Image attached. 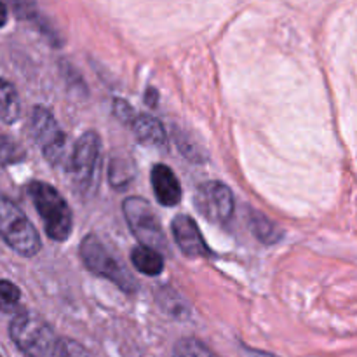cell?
<instances>
[{
	"label": "cell",
	"instance_id": "1",
	"mask_svg": "<svg viewBox=\"0 0 357 357\" xmlns=\"http://www.w3.org/2000/svg\"><path fill=\"white\" fill-rule=\"evenodd\" d=\"M9 335L26 357H68V340L59 338L47 323L30 312L10 321Z\"/></svg>",
	"mask_w": 357,
	"mask_h": 357
},
{
	"label": "cell",
	"instance_id": "2",
	"mask_svg": "<svg viewBox=\"0 0 357 357\" xmlns=\"http://www.w3.org/2000/svg\"><path fill=\"white\" fill-rule=\"evenodd\" d=\"M28 195L44 222L45 234L56 243L68 239L73 229V216L61 194L49 183L33 180L28 185Z\"/></svg>",
	"mask_w": 357,
	"mask_h": 357
},
{
	"label": "cell",
	"instance_id": "3",
	"mask_svg": "<svg viewBox=\"0 0 357 357\" xmlns=\"http://www.w3.org/2000/svg\"><path fill=\"white\" fill-rule=\"evenodd\" d=\"M79 253L87 271L94 275L108 279L126 293H135L138 289V282L135 281L128 267H124L122 261H119L96 236L89 234L84 237Z\"/></svg>",
	"mask_w": 357,
	"mask_h": 357
},
{
	"label": "cell",
	"instance_id": "4",
	"mask_svg": "<svg viewBox=\"0 0 357 357\" xmlns=\"http://www.w3.org/2000/svg\"><path fill=\"white\" fill-rule=\"evenodd\" d=\"M0 237L21 257L31 258L40 251V236L23 211L0 194Z\"/></svg>",
	"mask_w": 357,
	"mask_h": 357
},
{
	"label": "cell",
	"instance_id": "5",
	"mask_svg": "<svg viewBox=\"0 0 357 357\" xmlns=\"http://www.w3.org/2000/svg\"><path fill=\"white\" fill-rule=\"evenodd\" d=\"M122 211H124L129 229L139 241V246L152 248L159 253H166L167 248H169L167 239L164 236V230L160 227L155 211L145 199L128 197L122 202Z\"/></svg>",
	"mask_w": 357,
	"mask_h": 357
},
{
	"label": "cell",
	"instance_id": "6",
	"mask_svg": "<svg viewBox=\"0 0 357 357\" xmlns=\"http://www.w3.org/2000/svg\"><path fill=\"white\" fill-rule=\"evenodd\" d=\"M101 159V139L98 132L87 131L77 139L70 157V174L73 187L80 192H89L96 181Z\"/></svg>",
	"mask_w": 357,
	"mask_h": 357
},
{
	"label": "cell",
	"instance_id": "7",
	"mask_svg": "<svg viewBox=\"0 0 357 357\" xmlns=\"http://www.w3.org/2000/svg\"><path fill=\"white\" fill-rule=\"evenodd\" d=\"M31 132H33V138L44 159L51 166H58L65 155L66 135L49 108H33V112H31Z\"/></svg>",
	"mask_w": 357,
	"mask_h": 357
},
{
	"label": "cell",
	"instance_id": "8",
	"mask_svg": "<svg viewBox=\"0 0 357 357\" xmlns=\"http://www.w3.org/2000/svg\"><path fill=\"white\" fill-rule=\"evenodd\" d=\"M194 202L197 211L215 225H225L234 215V195L222 181H206L195 190Z\"/></svg>",
	"mask_w": 357,
	"mask_h": 357
},
{
	"label": "cell",
	"instance_id": "9",
	"mask_svg": "<svg viewBox=\"0 0 357 357\" xmlns=\"http://www.w3.org/2000/svg\"><path fill=\"white\" fill-rule=\"evenodd\" d=\"M171 230H173L174 241H176L178 248L181 253L188 258H204L211 257V250L206 244L204 237H202L201 230H199L197 223L187 215H178L171 223Z\"/></svg>",
	"mask_w": 357,
	"mask_h": 357
},
{
	"label": "cell",
	"instance_id": "10",
	"mask_svg": "<svg viewBox=\"0 0 357 357\" xmlns=\"http://www.w3.org/2000/svg\"><path fill=\"white\" fill-rule=\"evenodd\" d=\"M152 188L159 204L166 208L180 204L181 201V185L176 174L173 173L166 164H155L152 169Z\"/></svg>",
	"mask_w": 357,
	"mask_h": 357
},
{
	"label": "cell",
	"instance_id": "11",
	"mask_svg": "<svg viewBox=\"0 0 357 357\" xmlns=\"http://www.w3.org/2000/svg\"><path fill=\"white\" fill-rule=\"evenodd\" d=\"M131 128L142 145L152 146V149H159V150L167 149L166 131H164L159 119H155L153 115H149V114L136 115L135 121L131 122Z\"/></svg>",
	"mask_w": 357,
	"mask_h": 357
},
{
	"label": "cell",
	"instance_id": "12",
	"mask_svg": "<svg viewBox=\"0 0 357 357\" xmlns=\"http://www.w3.org/2000/svg\"><path fill=\"white\" fill-rule=\"evenodd\" d=\"M131 264L139 274L159 275L164 271V258L159 251L146 246H136L131 251Z\"/></svg>",
	"mask_w": 357,
	"mask_h": 357
},
{
	"label": "cell",
	"instance_id": "13",
	"mask_svg": "<svg viewBox=\"0 0 357 357\" xmlns=\"http://www.w3.org/2000/svg\"><path fill=\"white\" fill-rule=\"evenodd\" d=\"M21 101L17 91L9 80L0 79V121L14 124L20 119Z\"/></svg>",
	"mask_w": 357,
	"mask_h": 357
},
{
	"label": "cell",
	"instance_id": "14",
	"mask_svg": "<svg viewBox=\"0 0 357 357\" xmlns=\"http://www.w3.org/2000/svg\"><path fill=\"white\" fill-rule=\"evenodd\" d=\"M250 227L251 232L255 234L260 243L272 246V244L279 243L282 239V229L275 222H272L271 218H267L265 215L257 211L250 213Z\"/></svg>",
	"mask_w": 357,
	"mask_h": 357
},
{
	"label": "cell",
	"instance_id": "15",
	"mask_svg": "<svg viewBox=\"0 0 357 357\" xmlns=\"http://www.w3.org/2000/svg\"><path fill=\"white\" fill-rule=\"evenodd\" d=\"M173 357H216L215 352L206 347L197 338H181L173 349Z\"/></svg>",
	"mask_w": 357,
	"mask_h": 357
},
{
	"label": "cell",
	"instance_id": "16",
	"mask_svg": "<svg viewBox=\"0 0 357 357\" xmlns=\"http://www.w3.org/2000/svg\"><path fill=\"white\" fill-rule=\"evenodd\" d=\"M135 178L131 164L122 159H114L108 166V180L115 188H126Z\"/></svg>",
	"mask_w": 357,
	"mask_h": 357
},
{
	"label": "cell",
	"instance_id": "17",
	"mask_svg": "<svg viewBox=\"0 0 357 357\" xmlns=\"http://www.w3.org/2000/svg\"><path fill=\"white\" fill-rule=\"evenodd\" d=\"M24 159V150L0 131V166H13Z\"/></svg>",
	"mask_w": 357,
	"mask_h": 357
},
{
	"label": "cell",
	"instance_id": "18",
	"mask_svg": "<svg viewBox=\"0 0 357 357\" xmlns=\"http://www.w3.org/2000/svg\"><path fill=\"white\" fill-rule=\"evenodd\" d=\"M21 298L20 288L9 281H0V310L9 312L17 305Z\"/></svg>",
	"mask_w": 357,
	"mask_h": 357
},
{
	"label": "cell",
	"instance_id": "19",
	"mask_svg": "<svg viewBox=\"0 0 357 357\" xmlns=\"http://www.w3.org/2000/svg\"><path fill=\"white\" fill-rule=\"evenodd\" d=\"M114 114L115 117H117L121 122H124V124H131L136 117L131 105H129L126 100H121V98L114 100Z\"/></svg>",
	"mask_w": 357,
	"mask_h": 357
},
{
	"label": "cell",
	"instance_id": "20",
	"mask_svg": "<svg viewBox=\"0 0 357 357\" xmlns=\"http://www.w3.org/2000/svg\"><path fill=\"white\" fill-rule=\"evenodd\" d=\"M157 101H159V93H157V89H153V87H149L145 94V103L149 105L150 108H155Z\"/></svg>",
	"mask_w": 357,
	"mask_h": 357
},
{
	"label": "cell",
	"instance_id": "21",
	"mask_svg": "<svg viewBox=\"0 0 357 357\" xmlns=\"http://www.w3.org/2000/svg\"><path fill=\"white\" fill-rule=\"evenodd\" d=\"M7 23V7L0 2V28Z\"/></svg>",
	"mask_w": 357,
	"mask_h": 357
},
{
	"label": "cell",
	"instance_id": "22",
	"mask_svg": "<svg viewBox=\"0 0 357 357\" xmlns=\"http://www.w3.org/2000/svg\"><path fill=\"white\" fill-rule=\"evenodd\" d=\"M255 357H274V356H268V354H264V352H253Z\"/></svg>",
	"mask_w": 357,
	"mask_h": 357
}]
</instances>
